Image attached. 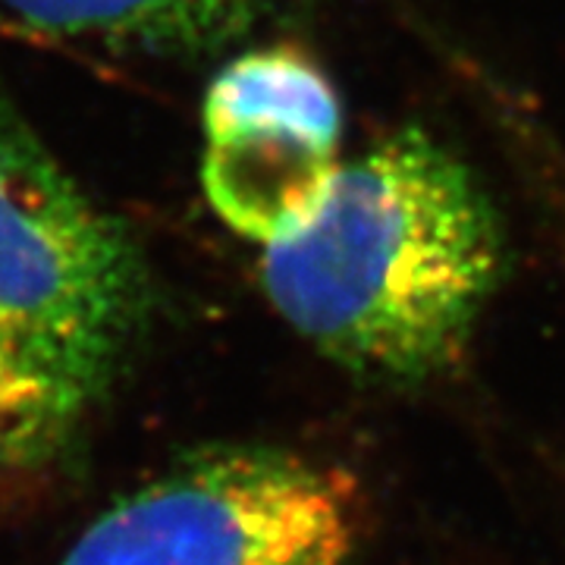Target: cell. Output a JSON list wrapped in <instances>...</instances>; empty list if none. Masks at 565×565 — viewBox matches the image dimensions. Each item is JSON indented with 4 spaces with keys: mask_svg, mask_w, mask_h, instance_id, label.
I'll return each instance as SVG.
<instances>
[{
    "mask_svg": "<svg viewBox=\"0 0 565 565\" xmlns=\"http://www.w3.org/2000/svg\"><path fill=\"white\" fill-rule=\"evenodd\" d=\"M202 189L233 233L277 245L321 214L340 173V98L296 47L226 63L202 107Z\"/></svg>",
    "mask_w": 565,
    "mask_h": 565,
    "instance_id": "277c9868",
    "label": "cell"
},
{
    "mask_svg": "<svg viewBox=\"0 0 565 565\" xmlns=\"http://www.w3.org/2000/svg\"><path fill=\"white\" fill-rule=\"evenodd\" d=\"M151 311L139 245L0 92V359L85 418Z\"/></svg>",
    "mask_w": 565,
    "mask_h": 565,
    "instance_id": "7a4b0ae2",
    "label": "cell"
},
{
    "mask_svg": "<svg viewBox=\"0 0 565 565\" xmlns=\"http://www.w3.org/2000/svg\"><path fill=\"white\" fill-rule=\"evenodd\" d=\"M82 418L0 359V468H39L73 444Z\"/></svg>",
    "mask_w": 565,
    "mask_h": 565,
    "instance_id": "8992f818",
    "label": "cell"
},
{
    "mask_svg": "<svg viewBox=\"0 0 565 565\" xmlns=\"http://www.w3.org/2000/svg\"><path fill=\"white\" fill-rule=\"evenodd\" d=\"M359 481L270 444H204L126 490L57 565H352Z\"/></svg>",
    "mask_w": 565,
    "mask_h": 565,
    "instance_id": "3957f363",
    "label": "cell"
},
{
    "mask_svg": "<svg viewBox=\"0 0 565 565\" xmlns=\"http://www.w3.org/2000/svg\"><path fill=\"white\" fill-rule=\"evenodd\" d=\"M503 255L481 180L412 126L340 167L321 214L262 248L258 274L267 302L330 362L422 384L465 355Z\"/></svg>",
    "mask_w": 565,
    "mask_h": 565,
    "instance_id": "6da1fadb",
    "label": "cell"
},
{
    "mask_svg": "<svg viewBox=\"0 0 565 565\" xmlns=\"http://www.w3.org/2000/svg\"><path fill=\"white\" fill-rule=\"evenodd\" d=\"M274 0H0V25L41 39L189 47L239 32Z\"/></svg>",
    "mask_w": 565,
    "mask_h": 565,
    "instance_id": "5b68a950",
    "label": "cell"
}]
</instances>
